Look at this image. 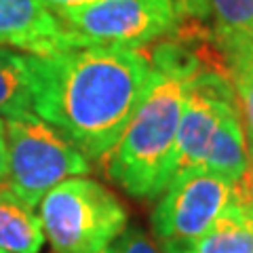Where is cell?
<instances>
[{"label": "cell", "mask_w": 253, "mask_h": 253, "mask_svg": "<svg viewBox=\"0 0 253 253\" xmlns=\"http://www.w3.org/2000/svg\"><path fill=\"white\" fill-rule=\"evenodd\" d=\"M32 112L63 133L89 161L106 158L125 133L152 78L139 49L76 46L28 55Z\"/></svg>", "instance_id": "1"}, {"label": "cell", "mask_w": 253, "mask_h": 253, "mask_svg": "<svg viewBox=\"0 0 253 253\" xmlns=\"http://www.w3.org/2000/svg\"><path fill=\"white\" fill-rule=\"evenodd\" d=\"M152 78L125 133L106 156L108 175L126 194L156 199L175 175L177 129L188 81L203 70L196 55L173 42L158 44Z\"/></svg>", "instance_id": "2"}, {"label": "cell", "mask_w": 253, "mask_h": 253, "mask_svg": "<svg viewBox=\"0 0 253 253\" xmlns=\"http://www.w3.org/2000/svg\"><path fill=\"white\" fill-rule=\"evenodd\" d=\"M53 253H104L129 224L118 196L91 177H68L38 203Z\"/></svg>", "instance_id": "3"}, {"label": "cell", "mask_w": 253, "mask_h": 253, "mask_svg": "<svg viewBox=\"0 0 253 253\" xmlns=\"http://www.w3.org/2000/svg\"><path fill=\"white\" fill-rule=\"evenodd\" d=\"M9 179L6 190L28 207H38L51 188L68 177L86 175L91 161L63 133L34 112L6 118Z\"/></svg>", "instance_id": "4"}, {"label": "cell", "mask_w": 253, "mask_h": 253, "mask_svg": "<svg viewBox=\"0 0 253 253\" xmlns=\"http://www.w3.org/2000/svg\"><path fill=\"white\" fill-rule=\"evenodd\" d=\"M190 0H93L55 9L81 46L141 49L169 36L190 9Z\"/></svg>", "instance_id": "5"}, {"label": "cell", "mask_w": 253, "mask_h": 253, "mask_svg": "<svg viewBox=\"0 0 253 253\" xmlns=\"http://www.w3.org/2000/svg\"><path fill=\"white\" fill-rule=\"evenodd\" d=\"M234 199V181L205 169H186L171 177L152 211L161 243L192 245L215 224Z\"/></svg>", "instance_id": "6"}, {"label": "cell", "mask_w": 253, "mask_h": 253, "mask_svg": "<svg viewBox=\"0 0 253 253\" xmlns=\"http://www.w3.org/2000/svg\"><path fill=\"white\" fill-rule=\"evenodd\" d=\"M234 108L239 101L226 72L201 70L190 78L177 129L175 173L203 167L221 118Z\"/></svg>", "instance_id": "7"}, {"label": "cell", "mask_w": 253, "mask_h": 253, "mask_svg": "<svg viewBox=\"0 0 253 253\" xmlns=\"http://www.w3.org/2000/svg\"><path fill=\"white\" fill-rule=\"evenodd\" d=\"M0 46L51 55L81 42L42 0H0Z\"/></svg>", "instance_id": "8"}, {"label": "cell", "mask_w": 253, "mask_h": 253, "mask_svg": "<svg viewBox=\"0 0 253 253\" xmlns=\"http://www.w3.org/2000/svg\"><path fill=\"white\" fill-rule=\"evenodd\" d=\"M247 135L239 108H234L221 118L201 169L217 173L230 181H239L247 167Z\"/></svg>", "instance_id": "9"}, {"label": "cell", "mask_w": 253, "mask_h": 253, "mask_svg": "<svg viewBox=\"0 0 253 253\" xmlns=\"http://www.w3.org/2000/svg\"><path fill=\"white\" fill-rule=\"evenodd\" d=\"M44 241L42 221L34 209L4 190L0 194V249L6 253H41Z\"/></svg>", "instance_id": "10"}, {"label": "cell", "mask_w": 253, "mask_h": 253, "mask_svg": "<svg viewBox=\"0 0 253 253\" xmlns=\"http://www.w3.org/2000/svg\"><path fill=\"white\" fill-rule=\"evenodd\" d=\"M194 253H253V213L236 201L192 245Z\"/></svg>", "instance_id": "11"}, {"label": "cell", "mask_w": 253, "mask_h": 253, "mask_svg": "<svg viewBox=\"0 0 253 253\" xmlns=\"http://www.w3.org/2000/svg\"><path fill=\"white\" fill-rule=\"evenodd\" d=\"M32 112V74L28 55L0 46V116Z\"/></svg>", "instance_id": "12"}, {"label": "cell", "mask_w": 253, "mask_h": 253, "mask_svg": "<svg viewBox=\"0 0 253 253\" xmlns=\"http://www.w3.org/2000/svg\"><path fill=\"white\" fill-rule=\"evenodd\" d=\"M226 53V74L234 86L241 121L247 135V146H253V38L221 42Z\"/></svg>", "instance_id": "13"}, {"label": "cell", "mask_w": 253, "mask_h": 253, "mask_svg": "<svg viewBox=\"0 0 253 253\" xmlns=\"http://www.w3.org/2000/svg\"><path fill=\"white\" fill-rule=\"evenodd\" d=\"M219 42L253 38V0H209Z\"/></svg>", "instance_id": "14"}, {"label": "cell", "mask_w": 253, "mask_h": 253, "mask_svg": "<svg viewBox=\"0 0 253 253\" xmlns=\"http://www.w3.org/2000/svg\"><path fill=\"white\" fill-rule=\"evenodd\" d=\"M104 253H163L141 228H125V232Z\"/></svg>", "instance_id": "15"}, {"label": "cell", "mask_w": 253, "mask_h": 253, "mask_svg": "<svg viewBox=\"0 0 253 253\" xmlns=\"http://www.w3.org/2000/svg\"><path fill=\"white\" fill-rule=\"evenodd\" d=\"M247 150H249L247 167H245L241 179L234 181V196L236 201L243 203L253 213V146H247Z\"/></svg>", "instance_id": "16"}, {"label": "cell", "mask_w": 253, "mask_h": 253, "mask_svg": "<svg viewBox=\"0 0 253 253\" xmlns=\"http://www.w3.org/2000/svg\"><path fill=\"white\" fill-rule=\"evenodd\" d=\"M9 179V146H6V123L0 118V186Z\"/></svg>", "instance_id": "17"}, {"label": "cell", "mask_w": 253, "mask_h": 253, "mask_svg": "<svg viewBox=\"0 0 253 253\" xmlns=\"http://www.w3.org/2000/svg\"><path fill=\"white\" fill-rule=\"evenodd\" d=\"M49 9H63V6H74V4H84V2H93V0H42Z\"/></svg>", "instance_id": "18"}, {"label": "cell", "mask_w": 253, "mask_h": 253, "mask_svg": "<svg viewBox=\"0 0 253 253\" xmlns=\"http://www.w3.org/2000/svg\"><path fill=\"white\" fill-rule=\"evenodd\" d=\"M163 253H194L190 245L184 243H163Z\"/></svg>", "instance_id": "19"}, {"label": "cell", "mask_w": 253, "mask_h": 253, "mask_svg": "<svg viewBox=\"0 0 253 253\" xmlns=\"http://www.w3.org/2000/svg\"><path fill=\"white\" fill-rule=\"evenodd\" d=\"M4 190H6V188H4V186H0V194H2V192H4Z\"/></svg>", "instance_id": "20"}, {"label": "cell", "mask_w": 253, "mask_h": 253, "mask_svg": "<svg viewBox=\"0 0 253 253\" xmlns=\"http://www.w3.org/2000/svg\"><path fill=\"white\" fill-rule=\"evenodd\" d=\"M0 253H6V251H2V249H0Z\"/></svg>", "instance_id": "21"}]
</instances>
